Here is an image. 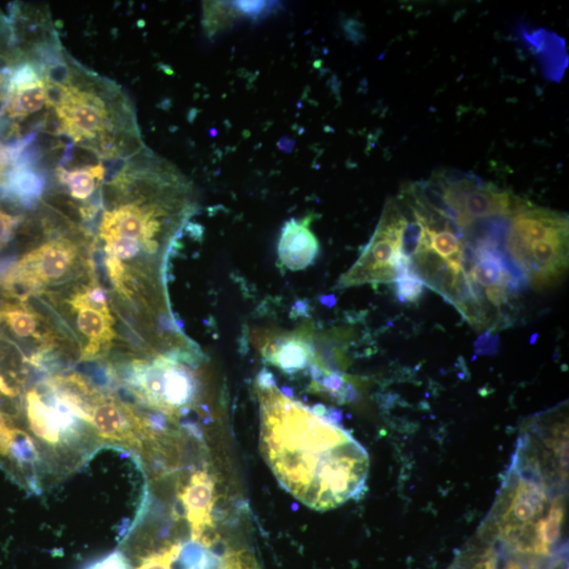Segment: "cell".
<instances>
[{"label":"cell","instance_id":"cell-1","mask_svg":"<svg viewBox=\"0 0 569 569\" xmlns=\"http://www.w3.org/2000/svg\"><path fill=\"white\" fill-rule=\"evenodd\" d=\"M261 450L280 484L325 512L358 497L368 478L365 448L337 423L260 379Z\"/></svg>","mask_w":569,"mask_h":569},{"label":"cell","instance_id":"cell-2","mask_svg":"<svg viewBox=\"0 0 569 569\" xmlns=\"http://www.w3.org/2000/svg\"><path fill=\"white\" fill-rule=\"evenodd\" d=\"M112 191L114 199L98 228L107 258L123 266L142 259L164 274L167 255L196 210L191 184L173 166L145 155L125 164Z\"/></svg>","mask_w":569,"mask_h":569},{"label":"cell","instance_id":"cell-3","mask_svg":"<svg viewBox=\"0 0 569 569\" xmlns=\"http://www.w3.org/2000/svg\"><path fill=\"white\" fill-rule=\"evenodd\" d=\"M63 101L54 110L58 127L74 143L103 159L120 156L125 137L140 139L130 103L120 89L74 64Z\"/></svg>","mask_w":569,"mask_h":569},{"label":"cell","instance_id":"cell-4","mask_svg":"<svg viewBox=\"0 0 569 569\" xmlns=\"http://www.w3.org/2000/svg\"><path fill=\"white\" fill-rule=\"evenodd\" d=\"M405 221V215L398 205L389 201L375 234L359 260L338 281L337 288L395 283L398 280L401 232Z\"/></svg>","mask_w":569,"mask_h":569},{"label":"cell","instance_id":"cell-5","mask_svg":"<svg viewBox=\"0 0 569 569\" xmlns=\"http://www.w3.org/2000/svg\"><path fill=\"white\" fill-rule=\"evenodd\" d=\"M77 258V248L69 240L48 242L27 253L25 257L0 274L5 287L27 294L49 284L64 280L72 271Z\"/></svg>","mask_w":569,"mask_h":569},{"label":"cell","instance_id":"cell-6","mask_svg":"<svg viewBox=\"0 0 569 569\" xmlns=\"http://www.w3.org/2000/svg\"><path fill=\"white\" fill-rule=\"evenodd\" d=\"M214 481L207 472L194 473L182 489L179 497L191 529L192 541L210 548L215 541L213 507L215 503Z\"/></svg>","mask_w":569,"mask_h":569},{"label":"cell","instance_id":"cell-7","mask_svg":"<svg viewBox=\"0 0 569 569\" xmlns=\"http://www.w3.org/2000/svg\"><path fill=\"white\" fill-rule=\"evenodd\" d=\"M70 303L76 312L77 327L88 343L83 350V359L95 358L114 339V319L109 306L94 303L85 289L75 293Z\"/></svg>","mask_w":569,"mask_h":569},{"label":"cell","instance_id":"cell-8","mask_svg":"<svg viewBox=\"0 0 569 569\" xmlns=\"http://www.w3.org/2000/svg\"><path fill=\"white\" fill-rule=\"evenodd\" d=\"M90 424L104 439L142 447L144 437L139 418L127 405L98 397L93 404Z\"/></svg>","mask_w":569,"mask_h":569},{"label":"cell","instance_id":"cell-9","mask_svg":"<svg viewBox=\"0 0 569 569\" xmlns=\"http://www.w3.org/2000/svg\"><path fill=\"white\" fill-rule=\"evenodd\" d=\"M262 337L263 340L260 342L263 343L262 351L265 358L287 374H296L315 359L307 330H302L297 335Z\"/></svg>","mask_w":569,"mask_h":569},{"label":"cell","instance_id":"cell-10","mask_svg":"<svg viewBox=\"0 0 569 569\" xmlns=\"http://www.w3.org/2000/svg\"><path fill=\"white\" fill-rule=\"evenodd\" d=\"M308 221L290 220L284 226L279 244L280 259L290 270L298 271L311 265L318 257L319 242Z\"/></svg>","mask_w":569,"mask_h":569},{"label":"cell","instance_id":"cell-11","mask_svg":"<svg viewBox=\"0 0 569 569\" xmlns=\"http://www.w3.org/2000/svg\"><path fill=\"white\" fill-rule=\"evenodd\" d=\"M8 200L31 207L41 200L45 179L32 166H14L6 181Z\"/></svg>","mask_w":569,"mask_h":569},{"label":"cell","instance_id":"cell-12","mask_svg":"<svg viewBox=\"0 0 569 569\" xmlns=\"http://www.w3.org/2000/svg\"><path fill=\"white\" fill-rule=\"evenodd\" d=\"M27 415L30 428L37 438L50 445L61 443L62 431L54 409L34 390L27 395Z\"/></svg>","mask_w":569,"mask_h":569},{"label":"cell","instance_id":"cell-13","mask_svg":"<svg viewBox=\"0 0 569 569\" xmlns=\"http://www.w3.org/2000/svg\"><path fill=\"white\" fill-rule=\"evenodd\" d=\"M17 44L18 37L12 19L0 12V106L5 104L14 67L25 57Z\"/></svg>","mask_w":569,"mask_h":569},{"label":"cell","instance_id":"cell-14","mask_svg":"<svg viewBox=\"0 0 569 569\" xmlns=\"http://www.w3.org/2000/svg\"><path fill=\"white\" fill-rule=\"evenodd\" d=\"M57 178L66 185L74 200L87 201L106 178V168L103 164L67 170L58 167Z\"/></svg>","mask_w":569,"mask_h":569},{"label":"cell","instance_id":"cell-15","mask_svg":"<svg viewBox=\"0 0 569 569\" xmlns=\"http://www.w3.org/2000/svg\"><path fill=\"white\" fill-rule=\"evenodd\" d=\"M0 317H2L16 337L21 339L36 337L38 320L29 309L19 305L6 304L0 310Z\"/></svg>","mask_w":569,"mask_h":569},{"label":"cell","instance_id":"cell-16","mask_svg":"<svg viewBox=\"0 0 569 569\" xmlns=\"http://www.w3.org/2000/svg\"><path fill=\"white\" fill-rule=\"evenodd\" d=\"M564 505L561 501H556L548 509L547 515L540 520L536 526V534L540 543V551L546 552L547 547L556 543L562 532L564 523Z\"/></svg>","mask_w":569,"mask_h":569},{"label":"cell","instance_id":"cell-17","mask_svg":"<svg viewBox=\"0 0 569 569\" xmlns=\"http://www.w3.org/2000/svg\"><path fill=\"white\" fill-rule=\"evenodd\" d=\"M38 451L34 441L23 430L14 429L8 449V456L23 467L34 468L38 462Z\"/></svg>","mask_w":569,"mask_h":569},{"label":"cell","instance_id":"cell-18","mask_svg":"<svg viewBox=\"0 0 569 569\" xmlns=\"http://www.w3.org/2000/svg\"><path fill=\"white\" fill-rule=\"evenodd\" d=\"M396 283L397 297L401 302L414 303L421 299L424 284L415 277H404Z\"/></svg>","mask_w":569,"mask_h":569},{"label":"cell","instance_id":"cell-19","mask_svg":"<svg viewBox=\"0 0 569 569\" xmlns=\"http://www.w3.org/2000/svg\"><path fill=\"white\" fill-rule=\"evenodd\" d=\"M83 569H134L121 551H114L102 558L89 562Z\"/></svg>","mask_w":569,"mask_h":569},{"label":"cell","instance_id":"cell-20","mask_svg":"<svg viewBox=\"0 0 569 569\" xmlns=\"http://www.w3.org/2000/svg\"><path fill=\"white\" fill-rule=\"evenodd\" d=\"M22 219L15 217L0 208V250H3L12 240L13 235L21 224Z\"/></svg>","mask_w":569,"mask_h":569},{"label":"cell","instance_id":"cell-21","mask_svg":"<svg viewBox=\"0 0 569 569\" xmlns=\"http://www.w3.org/2000/svg\"><path fill=\"white\" fill-rule=\"evenodd\" d=\"M224 569H259L254 559L245 552L229 554L223 564Z\"/></svg>","mask_w":569,"mask_h":569},{"label":"cell","instance_id":"cell-22","mask_svg":"<svg viewBox=\"0 0 569 569\" xmlns=\"http://www.w3.org/2000/svg\"><path fill=\"white\" fill-rule=\"evenodd\" d=\"M499 337L490 336V333H485L484 336L480 337L476 343V348L479 353H492V351H497Z\"/></svg>","mask_w":569,"mask_h":569},{"label":"cell","instance_id":"cell-23","mask_svg":"<svg viewBox=\"0 0 569 569\" xmlns=\"http://www.w3.org/2000/svg\"><path fill=\"white\" fill-rule=\"evenodd\" d=\"M0 394L8 396V397L14 396L13 389L8 386V384L5 382V380L2 376H0Z\"/></svg>","mask_w":569,"mask_h":569}]
</instances>
